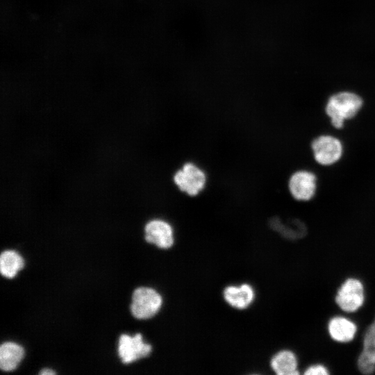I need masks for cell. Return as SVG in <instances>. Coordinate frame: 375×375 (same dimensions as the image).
<instances>
[{"instance_id":"1","label":"cell","mask_w":375,"mask_h":375,"mask_svg":"<svg viewBox=\"0 0 375 375\" xmlns=\"http://www.w3.org/2000/svg\"><path fill=\"white\" fill-rule=\"evenodd\" d=\"M363 101L360 96L350 92H342L331 96L326 105L325 112L331 125L341 129L345 120L356 117L361 109Z\"/></svg>"},{"instance_id":"2","label":"cell","mask_w":375,"mask_h":375,"mask_svg":"<svg viewBox=\"0 0 375 375\" xmlns=\"http://www.w3.org/2000/svg\"><path fill=\"white\" fill-rule=\"evenodd\" d=\"M162 297L155 290L141 287L133 292L131 311L137 319H149L154 316L162 305Z\"/></svg>"},{"instance_id":"3","label":"cell","mask_w":375,"mask_h":375,"mask_svg":"<svg viewBox=\"0 0 375 375\" xmlns=\"http://www.w3.org/2000/svg\"><path fill=\"white\" fill-rule=\"evenodd\" d=\"M173 180L181 192L194 197L204 188L206 176L205 172L194 163L186 162L174 174Z\"/></svg>"},{"instance_id":"4","label":"cell","mask_w":375,"mask_h":375,"mask_svg":"<svg viewBox=\"0 0 375 375\" xmlns=\"http://www.w3.org/2000/svg\"><path fill=\"white\" fill-rule=\"evenodd\" d=\"M311 149L316 162L322 165H331L338 162L343 152L340 140L330 135H322L311 142Z\"/></svg>"},{"instance_id":"5","label":"cell","mask_w":375,"mask_h":375,"mask_svg":"<svg viewBox=\"0 0 375 375\" xmlns=\"http://www.w3.org/2000/svg\"><path fill=\"white\" fill-rule=\"evenodd\" d=\"M365 300L364 287L362 282L354 278H347L340 287L335 296L338 306L347 312L358 310Z\"/></svg>"},{"instance_id":"6","label":"cell","mask_w":375,"mask_h":375,"mask_svg":"<svg viewBox=\"0 0 375 375\" xmlns=\"http://www.w3.org/2000/svg\"><path fill=\"white\" fill-rule=\"evenodd\" d=\"M288 188L292 196L298 201H309L317 190V177L307 170H299L292 174L289 179Z\"/></svg>"},{"instance_id":"7","label":"cell","mask_w":375,"mask_h":375,"mask_svg":"<svg viewBox=\"0 0 375 375\" xmlns=\"http://www.w3.org/2000/svg\"><path fill=\"white\" fill-rule=\"evenodd\" d=\"M151 346L144 343L140 333L134 336L122 335L119 340V356L124 363H129L147 356Z\"/></svg>"},{"instance_id":"8","label":"cell","mask_w":375,"mask_h":375,"mask_svg":"<svg viewBox=\"0 0 375 375\" xmlns=\"http://www.w3.org/2000/svg\"><path fill=\"white\" fill-rule=\"evenodd\" d=\"M145 240L161 249H169L174 244L173 229L166 221L156 219L144 227Z\"/></svg>"},{"instance_id":"9","label":"cell","mask_w":375,"mask_h":375,"mask_svg":"<svg viewBox=\"0 0 375 375\" xmlns=\"http://www.w3.org/2000/svg\"><path fill=\"white\" fill-rule=\"evenodd\" d=\"M357 365L364 374L375 372V319L365 332L362 350L358 356Z\"/></svg>"},{"instance_id":"10","label":"cell","mask_w":375,"mask_h":375,"mask_svg":"<svg viewBox=\"0 0 375 375\" xmlns=\"http://www.w3.org/2000/svg\"><path fill=\"white\" fill-rule=\"evenodd\" d=\"M328 331L333 340L339 342H348L354 338L357 326L350 319L338 316L330 319L328 324Z\"/></svg>"},{"instance_id":"11","label":"cell","mask_w":375,"mask_h":375,"mask_svg":"<svg viewBox=\"0 0 375 375\" xmlns=\"http://www.w3.org/2000/svg\"><path fill=\"white\" fill-rule=\"evenodd\" d=\"M223 295L225 301L232 307L238 309L247 308L253 301L254 292L251 286L242 284L240 286H228Z\"/></svg>"},{"instance_id":"12","label":"cell","mask_w":375,"mask_h":375,"mask_svg":"<svg viewBox=\"0 0 375 375\" xmlns=\"http://www.w3.org/2000/svg\"><path fill=\"white\" fill-rule=\"evenodd\" d=\"M270 365L278 375H297L298 362L295 354L289 350H282L276 353L271 359Z\"/></svg>"},{"instance_id":"13","label":"cell","mask_w":375,"mask_h":375,"mask_svg":"<svg viewBox=\"0 0 375 375\" xmlns=\"http://www.w3.org/2000/svg\"><path fill=\"white\" fill-rule=\"evenodd\" d=\"M23 348L14 342H5L0 347V367L10 372L15 369L24 356Z\"/></svg>"},{"instance_id":"14","label":"cell","mask_w":375,"mask_h":375,"mask_svg":"<svg viewBox=\"0 0 375 375\" xmlns=\"http://www.w3.org/2000/svg\"><path fill=\"white\" fill-rule=\"evenodd\" d=\"M24 267L23 258L14 251H6L0 256V271L3 276L14 277Z\"/></svg>"},{"instance_id":"15","label":"cell","mask_w":375,"mask_h":375,"mask_svg":"<svg viewBox=\"0 0 375 375\" xmlns=\"http://www.w3.org/2000/svg\"><path fill=\"white\" fill-rule=\"evenodd\" d=\"M272 228L288 239H298L304 237L307 233L306 225L298 219H293L289 224L283 225L278 218L271 222Z\"/></svg>"},{"instance_id":"16","label":"cell","mask_w":375,"mask_h":375,"mask_svg":"<svg viewBox=\"0 0 375 375\" xmlns=\"http://www.w3.org/2000/svg\"><path fill=\"white\" fill-rule=\"evenodd\" d=\"M304 374L306 375H327L329 374L327 368L321 364L310 365L308 367Z\"/></svg>"},{"instance_id":"17","label":"cell","mask_w":375,"mask_h":375,"mask_svg":"<svg viewBox=\"0 0 375 375\" xmlns=\"http://www.w3.org/2000/svg\"><path fill=\"white\" fill-rule=\"evenodd\" d=\"M39 374L42 375H46V374L51 375V374H55L56 372L49 369H43Z\"/></svg>"}]
</instances>
